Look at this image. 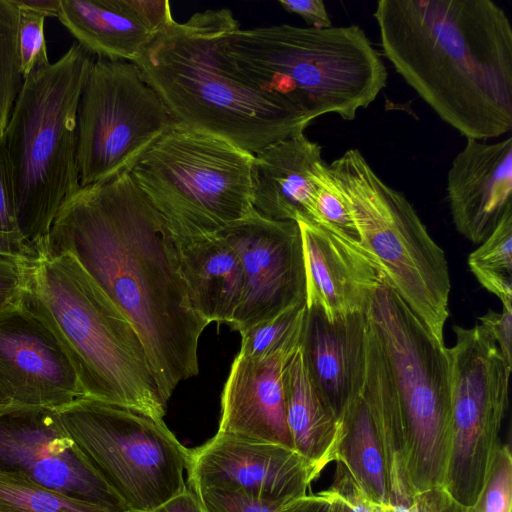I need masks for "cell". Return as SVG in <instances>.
Wrapping results in <instances>:
<instances>
[{"instance_id": "27", "label": "cell", "mask_w": 512, "mask_h": 512, "mask_svg": "<svg viewBox=\"0 0 512 512\" xmlns=\"http://www.w3.org/2000/svg\"><path fill=\"white\" fill-rule=\"evenodd\" d=\"M306 311V303H300L243 331L238 354L252 359L289 356L300 347Z\"/></svg>"}, {"instance_id": "43", "label": "cell", "mask_w": 512, "mask_h": 512, "mask_svg": "<svg viewBox=\"0 0 512 512\" xmlns=\"http://www.w3.org/2000/svg\"><path fill=\"white\" fill-rule=\"evenodd\" d=\"M12 402L3 390L1 384H0V410H3L7 407L12 406Z\"/></svg>"}, {"instance_id": "18", "label": "cell", "mask_w": 512, "mask_h": 512, "mask_svg": "<svg viewBox=\"0 0 512 512\" xmlns=\"http://www.w3.org/2000/svg\"><path fill=\"white\" fill-rule=\"evenodd\" d=\"M446 193L456 230L481 244L512 209V138L466 139L448 170Z\"/></svg>"}, {"instance_id": "21", "label": "cell", "mask_w": 512, "mask_h": 512, "mask_svg": "<svg viewBox=\"0 0 512 512\" xmlns=\"http://www.w3.org/2000/svg\"><path fill=\"white\" fill-rule=\"evenodd\" d=\"M322 147L304 132L254 154L252 206L275 221H314V177L324 164Z\"/></svg>"}, {"instance_id": "31", "label": "cell", "mask_w": 512, "mask_h": 512, "mask_svg": "<svg viewBox=\"0 0 512 512\" xmlns=\"http://www.w3.org/2000/svg\"><path fill=\"white\" fill-rule=\"evenodd\" d=\"M18 8V49L21 72L25 79L34 68L50 63L44 37L46 17L25 7Z\"/></svg>"}, {"instance_id": "17", "label": "cell", "mask_w": 512, "mask_h": 512, "mask_svg": "<svg viewBox=\"0 0 512 512\" xmlns=\"http://www.w3.org/2000/svg\"><path fill=\"white\" fill-rule=\"evenodd\" d=\"M301 232L306 307L330 321L365 313L384 275L363 246L311 222H297Z\"/></svg>"}, {"instance_id": "7", "label": "cell", "mask_w": 512, "mask_h": 512, "mask_svg": "<svg viewBox=\"0 0 512 512\" xmlns=\"http://www.w3.org/2000/svg\"><path fill=\"white\" fill-rule=\"evenodd\" d=\"M365 314L394 400L410 489L442 488L452 431L446 346L385 278Z\"/></svg>"}, {"instance_id": "11", "label": "cell", "mask_w": 512, "mask_h": 512, "mask_svg": "<svg viewBox=\"0 0 512 512\" xmlns=\"http://www.w3.org/2000/svg\"><path fill=\"white\" fill-rule=\"evenodd\" d=\"M447 348L451 401V452L442 487L474 510L499 456V434L508 409L512 368L481 325L453 326Z\"/></svg>"}, {"instance_id": "6", "label": "cell", "mask_w": 512, "mask_h": 512, "mask_svg": "<svg viewBox=\"0 0 512 512\" xmlns=\"http://www.w3.org/2000/svg\"><path fill=\"white\" fill-rule=\"evenodd\" d=\"M94 57L74 42L24 79L6 128L18 230L37 257L61 205L80 188L77 111Z\"/></svg>"}, {"instance_id": "1", "label": "cell", "mask_w": 512, "mask_h": 512, "mask_svg": "<svg viewBox=\"0 0 512 512\" xmlns=\"http://www.w3.org/2000/svg\"><path fill=\"white\" fill-rule=\"evenodd\" d=\"M64 253L133 325L166 404L198 374V342L209 324L191 305L178 241L130 172L81 187L61 205L42 254Z\"/></svg>"}, {"instance_id": "26", "label": "cell", "mask_w": 512, "mask_h": 512, "mask_svg": "<svg viewBox=\"0 0 512 512\" xmlns=\"http://www.w3.org/2000/svg\"><path fill=\"white\" fill-rule=\"evenodd\" d=\"M468 265L478 282L497 296L502 306H512V209L469 255Z\"/></svg>"}, {"instance_id": "34", "label": "cell", "mask_w": 512, "mask_h": 512, "mask_svg": "<svg viewBox=\"0 0 512 512\" xmlns=\"http://www.w3.org/2000/svg\"><path fill=\"white\" fill-rule=\"evenodd\" d=\"M0 232H19L13 172L4 134H0Z\"/></svg>"}, {"instance_id": "28", "label": "cell", "mask_w": 512, "mask_h": 512, "mask_svg": "<svg viewBox=\"0 0 512 512\" xmlns=\"http://www.w3.org/2000/svg\"><path fill=\"white\" fill-rule=\"evenodd\" d=\"M0 512H109L47 488L18 474L0 470Z\"/></svg>"}, {"instance_id": "24", "label": "cell", "mask_w": 512, "mask_h": 512, "mask_svg": "<svg viewBox=\"0 0 512 512\" xmlns=\"http://www.w3.org/2000/svg\"><path fill=\"white\" fill-rule=\"evenodd\" d=\"M282 384L293 448L320 473L327 463L335 460L340 421L315 390L300 347L283 362Z\"/></svg>"}, {"instance_id": "29", "label": "cell", "mask_w": 512, "mask_h": 512, "mask_svg": "<svg viewBox=\"0 0 512 512\" xmlns=\"http://www.w3.org/2000/svg\"><path fill=\"white\" fill-rule=\"evenodd\" d=\"M19 8L13 0H0V134H4L23 84L18 49Z\"/></svg>"}, {"instance_id": "39", "label": "cell", "mask_w": 512, "mask_h": 512, "mask_svg": "<svg viewBox=\"0 0 512 512\" xmlns=\"http://www.w3.org/2000/svg\"><path fill=\"white\" fill-rule=\"evenodd\" d=\"M151 512H205L197 494L189 488L171 497Z\"/></svg>"}, {"instance_id": "36", "label": "cell", "mask_w": 512, "mask_h": 512, "mask_svg": "<svg viewBox=\"0 0 512 512\" xmlns=\"http://www.w3.org/2000/svg\"><path fill=\"white\" fill-rule=\"evenodd\" d=\"M21 284V259L0 255V309L18 301Z\"/></svg>"}, {"instance_id": "14", "label": "cell", "mask_w": 512, "mask_h": 512, "mask_svg": "<svg viewBox=\"0 0 512 512\" xmlns=\"http://www.w3.org/2000/svg\"><path fill=\"white\" fill-rule=\"evenodd\" d=\"M237 252L244 276L243 294L232 322L242 333L285 309L306 303L300 228L253 211L218 231Z\"/></svg>"}, {"instance_id": "25", "label": "cell", "mask_w": 512, "mask_h": 512, "mask_svg": "<svg viewBox=\"0 0 512 512\" xmlns=\"http://www.w3.org/2000/svg\"><path fill=\"white\" fill-rule=\"evenodd\" d=\"M339 421L340 438L335 460L370 502L376 505L390 504L381 435L363 389L347 406Z\"/></svg>"}, {"instance_id": "4", "label": "cell", "mask_w": 512, "mask_h": 512, "mask_svg": "<svg viewBox=\"0 0 512 512\" xmlns=\"http://www.w3.org/2000/svg\"><path fill=\"white\" fill-rule=\"evenodd\" d=\"M18 302L55 336L85 397L163 420L166 404L137 331L70 254L21 259Z\"/></svg>"}, {"instance_id": "41", "label": "cell", "mask_w": 512, "mask_h": 512, "mask_svg": "<svg viewBox=\"0 0 512 512\" xmlns=\"http://www.w3.org/2000/svg\"><path fill=\"white\" fill-rule=\"evenodd\" d=\"M0 255L18 259L36 257L19 232H0Z\"/></svg>"}, {"instance_id": "30", "label": "cell", "mask_w": 512, "mask_h": 512, "mask_svg": "<svg viewBox=\"0 0 512 512\" xmlns=\"http://www.w3.org/2000/svg\"><path fill=\"white\" fill-rule=\"evenodd\" d=\"M314 180L313 223L360 243L346 200L336 184L328 164L324 163L320 167Z\"/></svg>"}, {"instance_id": "37", "label": "cell", "mask_w": 512, "mask_h": 512, "mask_svg": "<svg viewBox=\"0 0 512 512\" xmlns=\"http://www.w3.org/2000/svg\"><path fill=\"white\" fill-rule=\"evenodd\" d=\"M283 9L302 17L308 27L324 29L332 26L324 2L321 0H279Z\"/></svg>"}, {"instance_id": "13", "label": "cell", "mask_w": 512, "mask_h": 512, "mask_svg": "<svg viewBox=\"0 0 512 512\" xmlns=\"http://www.w3.org/2000/svg\"><path fill=\"white\" fill-rule=\"evenodd\" d=\"M0 470L109 512H132L79 450L55 409L0 410Z\"/></svg>"}, {"instance_id": "38", "label": "cell", "mask_w": 512, "mask_h": 512, "mask_svg": "<svg viewBox=\"0 0 512 512\" xmlns=\"http://www.w3.org/2000/svg\"><path fill=\"white\" fill-rule=\"evenodd\" d=\"M411 503L415 512H473L455 501L442 488L418 493Z\"/></svg>"}, {"instance_id": "20", "label": "cell", "mask_w": 512, "mask_h": 512, "mask_svg": "<svg viewBox=\"0 0 512 512\" xmlns=\"http://www.w3.org/2000/svg\"><path fill=\"white\" fill-rule=\"evenodd\" d=\"M366 343L365 313L330 321L307 308L300 348L315 390L338 421L363 389Z\"/></svg>"}, {"instance_id": "22", "label": "cell", "mask_w": 512, "mask_h": 512, "mask_svg": "<svg viewBox=\"0 0 512 512\" xmlns=\"http://www.w3.org/2000/svg\"><path fill=\"white\" fill-rule=\"evenodd\" d=\"M287 357H235L222 392L217 433L293 448L282 384V366Z\"/></svg>"}, {"instance_id": "2", "label": "cell", "mask_w": 512, "mask_h": 512, "mask_svg": "<svg viewBox=\"0 0 512 512\" xmlns=\"http://www.w3.org/2000/svg\"><path fill=\"white\" fill-rule=\"evenodd\" d=\"M384 56L466 139L512 128V26L492 0H380Z\"/></svg>"}, {"instance_id": "19", "label": "cell", "mask_w": 512, "mask_h": 512, "mask_svg": "<svg viewBox=\"0 0 512 512\" xmlns=\"http://www.w3.org/2000/svg\"><path fill=\"white\" fill-rule=\"evenodd\" d=\"M57 18L93 57L133 63L175 21L168 0H61Z\"/></svg>"}, {"instance_id": "32", "label": "cell", "mask_w": 512, "mask_h": 512, "mask_svg": "<svg viewBox=\"0 0 512 512\" xmlns=\"http://www.w3.org/2000/svg\"><path fill=\"white\" fill-rule=\"evenodd\" d=\"M193 491L197 494L205 512H279L280 508L287 503L260 499L241 491L221 489Z\"/></svg>"}, {"instance_id": "40", "label": "cell", "mask_w": 512, "mask_h": 512, "mask_svg": "<svg viewBox=\"0 0 512 512\" xmlns=\"http://www.w3.org/2000/svg\"><path fill=\"white\" fill-rule=\"evenodd\" d=\"M279 512H330L326 491L314 495H304L284 504Z\"/></svg>"}, {"instance_id": "8", "label": "cell", "mask_w": 512, "mask_h": 512, "mask_svg": "<svg viewBox=\"0 0 512 512\" xmlns=\"http://www.w3.org/2000/svg\"><path fill=\"white\" fill-rule=\"evenodd\" d=\"M253 160L221 137L175 123L130 175L182 246L254 211Z\"/></svg>"}, {"instance_id": "16", "label": "cell", "mask_w": 512, "mask_h": 512, "mask_svg": "<svg viewBox=\"0 0 512 512\" xmlns=\"http://www.w3.org/2000/svg\"><path fill=\"white\" fill-rule=\"evenodd\" d=\"M0 384L16 406L58 410L85 398L55 336L18 301L0 309Z\"/></svg>"}, {"instance_id": "33", "label": "cell", "mask_w": 512, "mask_h": 512, "mask_svg": "<svg viewBox=\"0 0 512 512\" xmlns=\"http://www.w3.org/2000/svg\"><path fill=\"white\" fill-rule=\"evenodd\" d=\"M511 454L502 447L482 498L473 512H511Z\"/></svg>"}, {"instance_id": "5", "label": "cell", "mask_w": 512, "mask_h": 512, "mask_svg": "<svg viewBox=\"0 0 512 512\" xmlns=\"http://www.w3.org/2000/svg\"><path fill=\"white\" fill-rule=\"evenodd\" d=\"M225 50L253 83L312 121L325 114L352 121L387 84L382 57L357 25L238 28Z\"/></svg>"}, {"instance_id": "35", "label": "cell", "mask_w": 512, "mask_h": 512, "mask_svg": "<svg viewBox=\"0 0 512 512\" xmlns=\"http://www.w3.org/2000/svg\"><path fill=\"white\" fill-rule=\"evenodd\" d=\"M479 321L496 342L507 365L512 368V306H502L501 312L490 309L479 317Z\"/></svg>"}, {"instance_id": "3", "label": "cell", "mask_w": 512, "mask_h": 512, "mask_svg": "<svg viewBox=\"0 0 512 512\" xmlns=\"http://www.w3.org/2000/svg\"><path fill=\"white\" fill-rule=\"evenodd\" d=\"M238 28L229 9L194 13L163 30L135 64L176 124L256 154L312 120L238 69L225 50Z\"/></svg>"}, {"instance_id": "12", "label": "cell", "mask_w": 512, "mask_h": 512, "mask_svg": "<svg viewBox=\"0 0 512 512\" xmlns=\"http://www.w3.org/2000/svg\"><path fill=\"white\" fill-rule=\"evenodd\" d=\"M174 124L135 63L94 59L77 111L80 186L130 172Z\"/></svg>"}, {"instance_id": "9", "label": "cell", "mask_w": 512, "mask_h": 512, "mask_svg": "<svg viewBox=\"0 0 512 512\" xmlns=\"http://www.w3.org/2000/svg\"><path fill=\"white\" fill-rule=\"evenodd\" d=\"M360 243L384 278L430 332L444 342L451 289L448 263L418 213L356 148L328 164Z\"/></svg>"}, {"instance_id": "23", "label": "cell", "mask_w": 512, "mask_h": 512, "mask_svg": "<svg viewBox=\"0 0 512 512\" xmlns=\"http://www.w3.org/2000/svg\"><path fill=\"white\" fill-rule=\"evenodd\" d=\"M180 266L195 312L208 324L229 325L240 305L244 276L240 258L218 232L180 246Z\"/></svg>"}, {"instance_id": "10", "label": "cell", "mask_w": 512, "mask_h": 512, "mask_svg": "<svg viewBox=\"0 0 512 512\" xmlns=\"http://www.w3.org/2000/svg\"><path fill=\"white\" fill-rule=\"evenodd\" d=\"M57 411L79 450L132 512H151L187 488L190 450L164 420L87 397Z\"/></svg>"}, {"instance_id": "42", "label": "cell", "mask_w": 512, "mask_h": 512, "mask_svg": "<svg viewBox=\"0 0 512 512\" xmlns=\"http://www.w3.org/2000/svg\"><path fill=\"white\" fill-rule=\"evenodd\" d=\"M15 4L43 14L47 17H58L61 0H14Z\"/></svg>"}, {"instance_id": "15", "label": "cell", "mask_w": 512, "mask_h": 512, "mask_svg": "<svg viewBox=\"0 0 512 512\" xmlns=\"http://www.w3.org/2000/svg\"><path fill=\"white\" fill-rule=\"evenodd\" d=\"M187 472L193 490L241 491L282 503L306 495L319 474L293 448L225 433L190 450Z\"/></svg>"}]
</instances>
